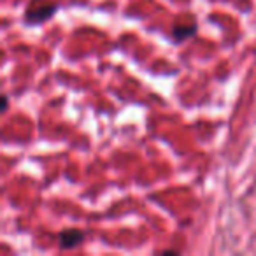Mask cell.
Wrapping results in <instances>:
<instances>
[{"label": "cell", "instance_id": "1", "mask_svg": "<svg viewBox=\"0 0 256 256\" xmlns=\"http://www.w3.org/2000/svg\"><path fill=\"white\" fill-rule=\"evenodd\" d=\"M84 238V234L81 230H76V228H68V230H62L58 234V246L60 249H74Z\"/></svg>", "mask_w": 256, "mask_h": 256}, {"label": "cell", "instance_id": "2", "mask_svg": "<svg viewBox=\"0 0 256 256\" xmlns=\"http://www.w3.org/2000/svg\"><path fill=\"white\" fill-rule=\"evenodd\" d=\"M56 11H58V6H50V8L37 9V11H28L25 14V22L28 23V25H39V23L50 20Z\"/></svg>", "mask_w": 256, "mask_h": 256}, {"label": "cell", "instance_id": "3", "mask_svg": "<svg viewBox=\"0 0 256 256\" xmlns=\"http://www.w3.org/2000/svg\"><path fill=\"white\" fill-rule=\"evenodd\" d=\"M196 30H198V25H196V23L178 25V26H174V30H172V39H174L176 42H182V40H186V39H192V37L196 34Z\"/></svg>", "mask_w": 256, "mask_h": 256}, {"label": "cell", "instance_id": "4", "mask_svg": "<svg viewBox=\"0 0 256 256\" xmlns=\"http://www.w3.org/2000/svg\"><path fill=\"white\" fill-rule=\"evenodd\" d=\"M9 107V96L8 95H2V112H6Z\"/></svg>", "mask_w": 256, "mask_h": 256}]
</instances>
